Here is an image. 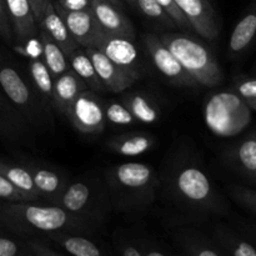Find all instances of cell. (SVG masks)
I'll return each mask as SVG.
<instances>
[{"instance_id":"12","label":"cell","mask_w":256,"mask_h":256,"mask_svg":"<svg viewBox=\"0 0 256 256\" xmlns=\"http://www.w3.org/2000/svg\"><path fill=\"white\" fill-rule=\"evenodd\" d=\"M192 30L205 39L214 40L219 35L218 15L210 0H174Z\"/></svg>"},{"instance_id":"18","label":"cell","mask_w":256,"mask_h":256,"mask_svg":"<svg viewBox=\"0 0 256 256\" xmlns=\"http://www.w3.org/2000/svg\"><path fill=\"white\" fill-rule=\"evenodd\" d=\"M38 26H39L40 30L46 32L52 42H56L58 46L65 52L66 56L70 52H74L75 49L80 48V45L78 44L76 40H75L74 38L72 36V34H70L69 29H68L64 20L62 19L59 12L55 9L54 2H50L46 6V9H45L42 20H40Z\"/></svg>"},{"instance_id":"20","label":"cell","mask_w":256,"mask_h":256,"mask_svg":"<svg viewBox=\"0 0 256 256\" xmlns=\"http://www.w3.org/2000/svg\"><path fill=\"white\" fill-rule=\"evenodd\" d=\"M0 172L14 185L16 189L29 195L32 202H42L39 192L32 182V176L29 169L22 162H10L6 159H0Z\"/></svg>"},{"instance_id":"36","label":"cell","mask_w":256,"mask_h":256,"mask_svg":"<svg viewBox=\"0 0 256 256\" xmlns=\"http://www.w3.org/2000/svg\"><path fill=\"white\" fill-rule=\"evenodd\" d=\"M236 92L238 95L249 104L256 102V79L239 82L236 86Z\"/></svg>"},{"instance_id":"10","label":"cell","mask_w":256,"mask_h":256,"mask_svg":"<svg viewBox=\"0 0 256 256\" xmlns=\"http://www.w3.org/2000/svg\"><path fill=\"white\" fill-rule=\"evenodd\" d=\"M54 6L64 22L66 24L72 36L82 48H96L102 42L104 32L100 29L94 14L89 8L80 10H70L62 6L58 0H52Z\"/></svg>"},{"instance_id":"44","label":"cell","mask_w":256,"mask_h":256,"mask_svg":"<svg viewBox=\"0 0 256 256\" xmlns=\"http://www.w3.org/2000/svg\"><path fill=\"white\" fill-rule=\"evenodd\" d=\"M105 2H112V4L116 5L118 8H120V9H122V6H124V5H122V0H105Z\"/></svg>"},{"instance_id":"38","label":"cell","mask_w":256,"mask_h":256,"mask_svg":"<svg viewBox=\"0 0 256 256\" xmlns=\"http://www.w3.org/2000/svg\"><path fill=\"white\" fill-rule=\"evenodd\" d=\"M30 4V8L32 10V14H34L35 22L39 25L40 20H42V14H44L45 9H46L48 5L52 2V0H28Z\"/></svg>"},{"instance_id":"35","label":"cell","mask_w":256,"mask_h":256,"mask_svg":"<svg viewBox=\"0 0 256 256\" xmlns=\"http://www.w3.org/2000/svg\"><path fill=\"white\" fill-rule=\"evenodd\" d=\"M0 38L9 44L14 42V34H12V22L8 14L5 0H0Z\"/></svg>"},{"instance_id":"39","label":"cell","mask_w":256,"mask_h":256,"mask_svg":"<svg viewBox=\"0 0 256 256\" xmlns=\"http://www.w3.org/2000/svg\"><path fill=\"white\" fill-rule=\"evenodd\" d=\"M232 256H256V250L246 242H239L232 246Z\"/></svg>"},{"instance_id":"13","label":"cell","mask_w":256,"mask_h":256,"mask_svg":"<svg viewBox=\"0 0 256 256\" xmlns=\"http://www.w3.org/2000/svg\"><path fill=\"white\" fill-rule=\"evenodd\" d=\"M22 164L29 169L35 186L42 196V202L54 204L55 200L62 195L69 182V178L58 169L42 165L35 160H22Z\"/></svg>"},{"instance_id":"6","label":"cell","mask_w":256,"mask_h":256,"mask_svg":"<svg viewBox=\"0 0 256 256\" xmlns=\"http://www.w3.org/2000/svg\"><path fill=\"white\" fill-rule=\"evenodd\" d=\"M208 128L219 136H232L250 122L245 100L232 92H219L206 102L204 109Z\"/></svg>"},{"instance_id":"32","label":"cell","mask_w":256,"mask_h":256,"mask_svg":"<svg viewBox=\"0 0 256 256\" xmlns=\"http://www.w3.org/2000/svg\"><path fill=\"white\" fill-rule=\"evenodd\" d=\"M0 202H32V200L29 195L16 189L0 172Z\"/></svg>"},{"instance_id":"46","label":"cell","mask_w":256,"mask_h":256,"mask_svg":"<svg viewBox=\"0 0 256 256\" xmlns=\"http://www.w3.org/2000/svg\"><path fill=\"white\" fill-rule=\"evenodd\" d=\"M250 105V106H252V108H254V109L256 110V102H252V104H249Z\"/></svg>"},{"instance_id":"4","label":"cell","mask_w":256,"mask_h":256,"mask_svg":"<svg viewBox=\"0 0 256 256\" xmlns=\"http://www.w3.org/2000/svg\"><path fill=\"white\" fill-rule=\"evenodd\" d=\"M54 205L70 214L99 225L109 215L112 200L108 188L92 179L69 180L66 188Z\"/></svg>"},{"instance_id":"24","label":"cell","mask_w":256,"mask_h":256,"mask_svg":"<svg viewBox=\"0 0 256 256\" xmlns=\"http://www.w3.org/2000/svg\"><path fill=\"white\" fill-rule=\"evenodd\" d=\"M48 238L74 256H105L95 242L79 232H55Z\"/></svg>"},{"instance_id":"34","label":"cell","mask_w":256,"mask_h":256,"mask_svg":"<svg viewBox=\"0 0 256 256\" xmlns=\"http://www.w3.org/2000/svg\"><path fill=\"white\" fill-rule=\"evenodd\" d=\"M160 5L165 9V12L170 15L174 22L176 24L178 28H180L184 32H194L190 25V22H188L186 18L184 16V14L182 12V10L179 9V6L176 5V2L174 0H156Z\"/></svg>"},{"instance_id":"37","label":"cell","mask_w":256,"mask_h":256,"mask_svg":"<svg viewBox=\"0 0 256 256\" xmlns=\"http://www.w3.org/2000/svg\"><path fill=\"white\" fill-rule=\"evenodd\" d=\"M26 242L32 256H62V254L55 252V250H52V248L48 246L45 242H39L36 239L26 240Z\"/></svg>"},{"instance_id":"16","label":"cell","mask_w":256,"mask_h":256,"mask_svg":"<svg viewBox=\"0 0 256 256\" xmlns=\"http://www.w3.org/2000/svg\"><path fill=\"white\" fill-rule=\"evenodd\" d=\"M8 14L12 22L14 42L24 44L39 35V26L28 0H5Z\"/></svg>"},{"instance_id":"22","label":"cell","mask_w":256,"mask_h":256,"mask_svg":"<svg viewBox=\"0 0 256 256\" xmlns=\"http://www.w3.org/2000/svg\"><path fill=\"white\" fill-rule=\"evenodd\" d=\"M68 59H69L72 70L86 84L88 89L95 92H105L104 85L98 76L96 70H95L94 65H92L90 58L88 56L84 48L80 46L75 49L74 52L68 55Z\"/></svg>"},{"instance_id":"29","label":"cell","mask_w":256,"mask_h":256,"mask_svg":"<svg viewBox=\"0 0 256 256\" xmlns=\"http://www.w3.org/2000/svg\"><path fill=\"white\" fill-rule=\"evenodd\" d=\"M136 9L146 19L162 25L165 28H178L174 20L165 12L164 8L156 0H136Z\"/></svg>"},{"instance_id":"25","label":"cell","mask_w":256,"mask_h":256,"mask_svg":"<svg viewBox=\"0 0 256 256\" xmlns=\"http://www.w3.org/2000/svg\"><path fill=\"white\" fill-rule=\"evenodd\" d=\"M28 134V122L12 108L6 98L0 95V135L10 140H19Z\"/></svg>"},{"instance_id":"1","label":"cell","mask_w":256,"mask_h":256,"mask_svg":"<svg viewBox=\"0 0 256 256\" xmlns=\"http://www.w3.org/2000/svg\"><path fill=\"white\" fill-rule=\"evenodd\" d=\"M99 225L70 214L54 204L0 202V228L18 236L55 232H90Z\"/></svg>"},{"instance_id":"15","label":"cell","mask_w":256,"mask_h":256,"mask_svg":"<svg viewBox=\"0 0 256 256\" xmlns=\"http://www.w3.org/2000/svg\"><path fill=\"white\" fill-rule=\"evenodd\" d=\"M96 48L115 64L142 76V59L132 39L105 34Z\"/></svg>"},{"instance_id":"7","label":"cell","mask_w":256,"mask_h":256,"mask_svg":"<svg viewBox=\"0 0 256 256\" xmlns=\"http://www.w3.org/2000/svg\"><path fill=\"white\" fill-rule=\"evenodd\" d=\"M172 192L182 205L192 210L216 212L219 208L209 176L196 165H185L175 172Z\"/></svg>"},{"instance_id":"45","label":"cell","mask_w":256,"mask_h":256,"mask_svg":"<svg viewBox=\"0 0 256 256\" xmlns=\"http://www.w3.org/2000/svg\"><path fill=\"white\" fill-rule=\"evenodd\" d=\"M124 2H128V4L132 8H134V9H136V0H124Z\"/></svg>"},{"instance_id":"40","label":"cell","mask_w":256,"mask_h":256,"mask_svg":"<svg viewBox=\"0 0 256 256\" xmlns=\"http://www.w3.org/2000/svg\"><path fill=\"white\" fill-rule=\"evenodd\" d=\"M235 195L238 199L256 210V192H250V190H236Z\"/></svg>"},{"instance_id":"19","label":"cell","mask_w":256,"mask_h":256,"mask_svg":"<svg viewBox=\"0 0 256 256\" xmlns=\"http://www.w3.org/2000/svg\"><path fill=\"white\" fill-rule=\"evenodd\" d=\"M156 139L154 135L144 132H132L115 135L106 142V146L110 152L118 155L135 158L154 149Z\"/></svg>"},{"instance_id":"5","label":"cell","mask_w":256,"mask_h":256,"mask_svg":"<svg viewBox=\"0 0 256 256\" xmlns=\"http://www.w3.org/2000/svg\"><path fill=\"white\" fill-rule=\"evenodd\" d=\"M0 89L8 102L22 115L28 124L35 128L44 126L50 122L49 109L38 92L25 80L22 72L5 60L0 59Z\"/></svg>"},{"instance_id":"43","label":"cell","mask_w":256,"mask_h":256,"mask_svg":"<svg viewBox=\"0 0 256 256\" xmlns=\"http://www.w3.org/2000/svg\"><path fill=\"white\" fill-rule=\"evenodd\" d=\"M142 252L144 256H165L162 252H159L156 249H152V248H144L142 250Z\"/></svg>"},{"instance_id":"21","label":"cell","mask_w":256,"mask_h":256,"mask_svg":"<svg viewBox=\"0 0 256 256\" xmlns=\"http://www.w3.org/2000/svg\"><path fill=\"white\" fill-rule=\"evenodd\" d=\"M120 102L129 109L138 122L154 124L160 119V108L148 95L139 92H132L124 95Z\"/></svg>"},{"instance_id":"28","label":"cell","mask_w":256,"mask_h":256,"mask_svg":"<svg viewBox=\"0 0 256 256\" xmlns=\"http://www.w3.org/2000/svg\"><path fill=\"white\" fill-rule=\"evenodd\" d=\"M104 112L106 122L114 126H132L138 122L129 109L118 100L104 102Z\"/></svg>"},{"instance_id":"33","label":"cell","mask_w":256,"mask_h":256,"mask_svg":"<svg viewBox=\"0 0 256 256\" xmlns=\"http://www.w3.org/2000/svg\"><path fill=\"white\" fill-rule=\"evenodd\" d=\"M182 245L190 256H220L212 248L195 236H185Z\"/></svg>"},{"instance_id":"27","label":"cell","mask_w":256,"mask_h":256,"mask_svg":"<svg viewBox=\"0 0 256 256\" xmlns=\"http://www.w3.org/2000/svg\"><path fill=\"white\" fill-rule=\"evenodd\" d=\"M29 72L32 88L38 92L45 106L50 109L52 108L54 79H52L48 66L45 65L42 58H34V59L29 60Z\"/></svg>"},{"instance_id":"23","label":"cell","mask_w":256,"mask_h":256,"mask_svg":"<svg viewBox=\"0 0 256 256\" xmlns=\"http://www.w3.org/2000/svg\"><path fill=\"white\" fill-rule=\"evenodd\" d=\"M38 38H39L40 45H42V58L48 69H49L52 79H56L60 75L66 72L68 70L72 69L69 64V59L65 55V52L58 46L56 42L50 39L46 32L39 29Z\"/></svg>"},{"instance_id":"42","label":"cell","mask_w":256,"mask_h":256,"mask_svg":"<svg viewBox=\"0 0 256 256\" xmlns=\"http://www.w3.org/2000/svg\"><path fill=\"white\" fill-rule=\"evenodd\" d=\"M122 256H144L139 248L134 246V245L132 244H128V242L122 246Z\"/></svg>"},{"instance_id":"11","label":"cell","mask_w":256,"mask_h":256,"mask_svg":"<svg viewBox=\"0 0 256 256\" xmlns=\"http://www.w3.org/2000/svg\"><path fill=\"white\" fill-rule=\"evenodd\" d=\"M85 52L92 60L98 76L108 92L115 94L124 92L140 78L136 72L115 64L98 48H86Z\"/></svg>"},{"instance_id":"2","label":"cell","mask_w":256,"mask_h":256,"mask_svg":"<svg viewBox=\"0 0 256 256\" xmlns=\"http://www.w3.org/2000/svg\"><path fill=\"white\" fill-rule=\"evenodd\" d=\"M106 182L115 206L138 209L154 200L158 178L150 165L129 162L112 166L106 174Z\"/></svg>"},{"instance_id":"3","label":"cell","mask_w":256,"mask_h":256,"mask_svg":"<svg viewBox=\"0 0 256 256\" xmlns=\"http://www.w3.org/2000/svg\"><path fill=\"white\" fill-rule=\"evenodd\" d=\"M159 38L199 86L212 88L222 82L219 64L204 44L180 32H165Z\"/></svg>"},{"instance_id":"26","label":"cell","mask_w":256,"mask_h":256,"mask_svg":"<svg viewBox=\"0 0 256 256\" xmlns=\"http://www.w3.org/2000/svg\"><path fill=\"white\" fill-rule=\"evenodd\" d=\"M256 35V5L238 22L230 35L229 50L232 55L244 52Z\"/></svg>"},{"instance_id":"17","label":"cell","mask_w":256,"mask_h":256,"mask_svg":"<svg viewBox=\"0 0 256 256\" xmlns=\"http://www.w3.org/2000/svg\"><path fill=\"white\" fill-rule=\"evenodd\" d=\"M88 86L72 69L68 70L59 78L54 79L52 84V108L58 112L66 118L72 102L78 95L86 90Z\"/></svg>"},{"instance_id":"30","label":"cell","mask_w":256,"mask_h":256,"mask_svg":"<svg viewBox=\"0 0 256 256\" xmlns=\"http://www.w3.org/2000/svg\"><path fill=\"white\" fill-rule=\"evenodd\" d=\"M236 160L245 172L256 179V138L240 142L236 149Z\"/></svg>"},{"instance_id":"8","label":"cell","mask_w":256,"mask_h":256,"mask_svg":"<svg viewBox=\"0 0 256 256\" xmlns=\"http://www.w3.org/2000/svg\"><path fill=\"white\" fill-rule=\"evenodd\" d=\"M68 119L82 134H100L106 126L104 102L92 90H84L72 102Z\"/></svg>"},{"instance_id":"41","label":"cell","mask_w":256,"mask_h":256,"mask_svg":"<svg viewBox=\"0 0 256 256\" xmlns=\"http://www.w3.org/2000/svg\"><path fill=\"white\" fill-rule=\"evenodd\" d=\"M58 2L70 10H80L90 6V0H58Z\"/></svg>"},{"instance_id":"31","label":"cell","mask_w":256,"mask_h":256,"mask_svg":"<svg viewBox=\"0 0 256 256\" xmlns=\"http://www.w3.org/2000/svg\"><path fill=\"white\" fill-rule=\"evenodd\" d=\"M0 256H32L26 242L14 239L0 228Z\"/></svg>"},{"instance_id":"9","label":"cell","mask_w":256,"mask_h":256,"mask_svg":"<svg viewBox=\"0 0 256 256\" xmlns=\"http://www.w3.org/2000/svg\"><path fill=\"white\" fill-rule=\"evenodd\" d=\"M142 45L149 54L150 60L155 69L165 78L169 82L176 86L195 88L199 86L198 82L189 75V72L182 66L179 60L174 56L172 52L164 45L156 34L142 35Z\"/></svg>"},{"instance_id":"14","label":"cell","mask_w":256,"mask_h":256,"mask_svg":"<svg viewBox=\"0 0 256 256\" xmlns=\"http://www.w3.org/2000/svg\"><path fill=\"white\" fill-rule=\"evenodd\" d=\"M90 10L104 34L135 38L134 25L116 5L105 0H90Z\"/></svg>"}]
</instances>
